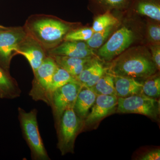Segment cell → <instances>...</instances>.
Segmentation results:
<instances>
[{"instance_id": "1", "label": "cell", "mask_w": 160, "mask_h": 160, "mask_svg": "<svg viewBox=\"0 0 160 160\" xmlns=\"http://www.w3.org/2000/svg\"><path fill=\"white\" fill-rule=\"evenodd\" d=\"M25 27L27 35L46 49L57 46L70 29L69 25L56 18L42 15L29 18Z\"/></svg>"}, {"instance_id": "2", "label": "cell", "mask_w": 160, "mask_h": 160, "mask_svg": "<svg viewBox=\"0 0 160 160\" xmlns=\"http://www.w3.org/2000/svg\"><path fill=\"white\" fill-rule=\"evenodd\" d=\"M158 69L150 58L144 55H128L120 58L112 64L109 73L137 79L148 78Z\"/></svg>"}, {"instance_id": "3", "label": "cell", "mask_w": 160, "mask_h": 160, "mask_svg": "<svg viewBox=\"0 0 160 160\" xmlns=\"http://www.w3.org/2000/svg\"><path fill=\"white\" fill-rule=\"evenodd\" d=\"M18 112L23 136L31 151L32 159L50 160L39 131L37 109L27 112L19 107Z\"/></svg>"}, {"instance_id": "4", "label": "cell", "mask_w": 160, "mask_h": 160, "mask_svg": "<svg viewBox=\"0 0 160 160\" xmlns=\"http://www.w3.org/2000/svg\"><path fill=\"white\" fill-rule=\"evenodd\" d=\"M56 123L58 148L62 155L72 152L75 141L82 127V119L78 116L72 108L64 111Z\"/></svg>"}, {"instance_id": "5", "label": "cell", "mask_w": 160, "mask_h": 160, "mask_svg": "<svg viewBox=\"0 0 160 160\" xmlns=\"http://www.w3.org/2000/svg\"><path fill=\"white\" fill-rule=\"evenodd\" d=\"M58 66L52 57H47L34 72L29 95L35 101L49 104V90L52 76Z\"/></svg>"}, {"instance_id": "6", "label": "cell", "mask_w": 160, "mask_h": 160, "mask_svg": "<svg viewBox=\"0 0 160 160\" xmlns=\"http://www.w3.org/2000/svg\"><path fill=\"white\" fill-rule=\"evenodd\" d=\"M159 101L142 94L118 98V112L137 113L157 118L159 114Z\"/></svg>"}, {"instance_id": "7", "label": "cell", "mask_w": 160, "mask_h": 160, "mask_svg": "<svg viewBox=\"0 0 160 160\" xmlns=\"http://www.w3.org/2000/svg\"><path fill=\"white\" fill-rule=\"evenodd\" d=\"M21 28L0 29V66L8 71L12 56L27 36Z\"/></svg>"}, {"instance_id": "8", "label": "cell", "mask_w": 160, "mask_h": 160, "mask_svg": "<svg viewBox=\"0 0 160 160\" xmlns=\"http://www.w3.org/2000/svg\"><path fill=\"white\" fill-rule=\"evenodd\" d=\"M82 87V85L80 83L69 82L52 92L49 106L52 109L56 122L64 111L68 109H73L78 94Z\"/></svg>"}, {"instance_id": "9", "label": "cell", "mask_w": 160, "mask_h": 160, "mask_svg": "<svg viewBox=\"0 0 160 160\" xmlns=\"http://www.w3.org/2000/svg\"><path fill=\"white\" fill-rule=\"evenodd\" d=\"M133 32L127 27H122L99 49L98 54L103 59L109 61L122 52L133 41Z\"/></svg>"}, {"instance_id": "10", "label": "cell", "mask_w": 160, "mask_h": 160, "mask_svg": "<svg viewBox=\"0 0 160 160\" xmlns=\"http://www.w3.org/2000/svg\"><path fill=\"white\" fill-rule=\"evenodd\" d=\"M118 97L116 95H97L91 111L85 118L87 126L97 122L114 111L117 106Z\"/></svg>"}, {"instance_id": "11", "label": "cell", "mask_w": 160, "mask_h": 160, "mask_svg": "<svg viewBox=\"0 0 160 160\" xmlns=\"http://www.w3.org/2000/svg\"><path fill=\"white\" fill-rule=\"evenodd\" d=\"M16 53L22 55L26 58L33 72L37 69L47 57L43 47L28 35L21 43Z\"/></svg>"}, {"instance_id": "12", "label": "cell", "mask_w": 160, "mask_h": 160, "mask_svg": "<svg viewBox=\"0 0 160 160\" xmlns=\"http://www.w3.org/2000/svg\"><path fill=\"white\" fill-rule=\"evenodd\" d=\"M49 53L50 56H65L81 58H92L95 55L93 49L86 42L81 41H66L50 49Z\"/></svg>"}, {"instance_id": "13", "label": "cell", "mask_w": 160, "mask_h": 160, "mask_svg": "<svg viewBox=\"0 0 160 160\" xmlns=\"http://www.w3.org/2000/svg\"><path fill=\"white\" fill-rule=\"evenodd\" d=\"M112 75L118 98H126L133 95L141 94L142 83L133 78Z\"/></svg>"}, {"instance_id": "14", "label": "cell", "mask_w": 160, "mask_h": 160, "mask_svg": "<svg viewBox=\"0 0 160 160\" xmlns=\"http://www.w3.org/2000/svg\"><path fill=\"white\" fill-rule=\"evenodd\" d=\"M51 57L54 59L58 66L75 78L95 60L92 58H81L59 55Z\"/></svg>"}, {"instance_id": "15", "label": "cell", "mask_w": 160, "mask_h": 160, "mask_svg": "<svg viewBox=\"0 0 160 160\" xmlns=\"http://www.w3.org/2000/svg\"><path fill=\"white\" fill-rule=\"evenodd\" d=\"M105 72L106 69L102 65L94 60L76 78L82 86L91 88L105 74Z\"/></svg>"}, {"instance_id": "16", "label": "cell", "mask_w": 160, "mask_h": 160, "mask_svg": "<svg viewBox=\"0 0 160 160\" xmlns=\"http://www.w3.org/2000/svg\"><path fill=\"white\" fill-rule=\"evenodd\" d=\"M97 95L91 88L82 86L76 100L73 110L78 116L82 119L86 118L89 109L95 102Z\"/></svg>"}, {"instance_id": "17", "label": "cell", "mask_w": 160, "mask_h": 160, "mask_svg": "<svg viewBox=\"0 0 160 160\" xmlns=\"http://www.w3.org/2000/svg\"><path fill=\"white\" fill-rule=\"evenodd\" d=\"M21 93L17 84L0 66V98L14 99L20 96Z\"/></svg>"}, {"instance_id": "18", "label": "cell", "mask_w": 160, "mask_h": 160, "mask_svg": "<svg viewBox=\"0 0 160 160\" xmlns=\"http://www.w3.org/2000/svg\"><path fill=\"white\" fill-rule=\"evenodd\" d=\"M69 82L80 83L77 80L76 78L72 76L65 69L58 66L56 70L55 71L54 74L52 76L51 83L49 86V102H50L51 94L55 90Z\"/></svg>"}, {"instance_id": "19", "label": "cell", "mask_w": 160, "mask_h": 160, "mask_svg": "<svg viewBox=\"0 0 160 160\" xmlns=\"http://www.w3.org/2000/svg\"><path fill=\"white\" fill-rule=\"evenodd\" d=\"M89 88H91L97 95L116 96L113 78L109 73L104 74L94 86Z\"/></svg>"}, {"instance_id": "20", "label": "cell", "mask_w": 160, "mask_h": 160, "mask_svg": "<svg viewBox=\"0 0 160 160\" xmlns=\"http://www.w3.org/2000/svg\"><path fill=\"white\" fill-rule=\"evenodd\" d=\"M152 76L148 78L142 83L141 94L148 97L157 98L160 95V77Z\"/></svg>"}, {"instance_id": "21", "label": "cell", "mask_w": 160, "mask_h": 160, "mask_svg": "<svg viewBox=\"0 0 160 160\" xmlns=\"http://www.w3.org/2000/svg\"><path fill=\"white\" fill-rule=\"evenodd\" d=\"M113 26H110L101 31L93 32L86 43L91 49H98L102 46L113 29Z\"/></svg>"}, {"instance_id": "22", "label": "cell", "mask_w": 160, "mask_h": 160, "mask_svg": "<svg viewBox=\"0 0 160 160\" xmlns=\"http://www.w3.org/2000/svg\"><path fill=\"white\" fill-rule=\"evenodd\" d=\"M118 23V20L114 16L107 12L98 17L92 24V29L94 32L101 31L110 26H114Z\"/></svg>"}, {"instance_id": "23", "label": "cell", "mask_w": 160, "mask_h": 160, "mask_svg": "<svg viewBox=\"0 0 160 160\" xmlns=\"http://www.w3.org/2000/svg\"><path fill=\"white\" fill-rule=\"evenodd\" d=\"M93 32L92 28H81L68 32L64 39L66 41H87L91 37Z\"/></svg>"}, {"instance_id": "24", "label": "cell", "mask_w": 160, "mask_h": 160, "mask_svg": "<svg viewBox=\"0 0 160 160\" xmlns=\"http://www.w3.org/2000/svg\"><path fill=\"white\" fill-rule=\"evenodd\" d=\"M94 4L108 9L122 8L129 4L130 0H90Z\"/></svg>"}, {"instance_id": "25", "label": "cell", "mask_w": 160, "mask_h": 160, "mask_svg": "<svg viewBox=\"0 0 160 160\" xmlns=\"http://www.w3.org/2000/svg\"><path fill=\"white\" fill-rule=\"evenodd\" d=\"M148 33L150 40L155 43H159L160 41V28L158 25H151L148 28Z\"/></svg>"}, {"instance_id": "26", "label": "cell", "mask_w": 160, "mask_h": 160, "mask_svg": "<svg viewBox=\"0 0 160 160\" xmlns=\"http://www.w3.org/2000/svg\"><path fill=\"white\" fill-rule=\"evenodd\" d=\"M152 60L153 61L158 69L160 67V48L159 45L157 44L151 47Z\"/></svg>"}, {"instance_id": "27", "label": "cell", "mask_w": 160, "mask_h": 160, "mask_svg": "<svg viewBox=\"0 0 160 160\" xmlns=\"http://www.w3.org/2000/svg\"><path fill=\"white\" fill-rule=\"evenodd\" d=\"M140 159L142 160H156L160 159V150L159 149L153 150L147 152Z\"/></svg>"}, {"instance_id": "28", "label": "cell", "mask_w": 160, "mask_h": 160, "mask_svg": "<svg viewBox=\"0 0 160 160\" xmlns=\"http://www.w3.org/2000/svg\"><path fill=\"white\" fill-rule=\"evenodd\" d=\"M6 28V27H4V26H1L0 25V29H3V28Z\"/></svg>"}]
</instances>
